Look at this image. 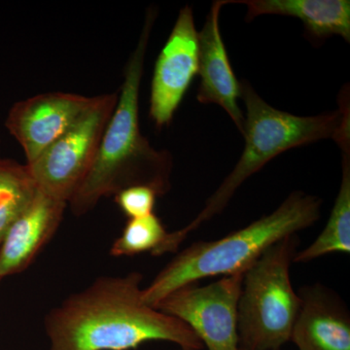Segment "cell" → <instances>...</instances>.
Segmentation results:
<instances>
[{"label": "cell", "mask_w": 350, "mask_h": 350, "mask_svg": "<svg viewBox=\"0 0 350 350\" xmlns=\"http://www.w3.org/2000/svg\"><path fill=\"white\" fill-rule=\"evenodd\" d=\"M247 7L245 21L259 16H289L301 20L313 40L338 36L350 42L349 0H230Z\"/></svg>", "instance_id": "13"}, {"label": "cell", "mask_w": 350, "mask_h": 350, "mask_svg": "<svg viewBox=\"0 0 350 350\" xmlns=\"http://www.w3.org/2000/svg\"><path fill=\"white\" fill-rule=\"evenodd\" d=\"M336 138L342 151V181L325 227L308 247L298 251L294 262H310L333 253H350V128Z\"/></svg>", "instance_id": "14"}, {"label": "cell", "mask_w": 350, "mask_h": 350, "mask_svg": "<svg viewBox=\"0 0 350 350\" xmlns=\"http://www.w3.org/2000/svg\"><path fill=\"white\" fill-rule=\"evenodd\" d=\"M322 200L294 191L273 213L215 241H200L177 253L142 289V300L156 306L185 285L211 276L244 273L273 244L312 227L321 215Z\"/></svg>", "instance_id": "3"}, {"label": "cell", "mask_w": 350, "mask_h": 350, "mask_svg": "<svg viewBox=\"0 0 350 350\" xmlns=\"http://www.w3.org/2000/svg\"><path fill=\"white\" fill-rule=\"evenodd\" d=\"M156 191L147 186H131L114 196L117 206L128 219L144 217L154 213Z\"/></svg>", "instance_id": "17"}, {"label": "cell", "mask_w": 350, "mask_h": 350, "mask_svg": "<svg viewBox=\"0 0 350 350\" xmlns=\"http://www.w3.org/2000/svg\"><path fill=\"white\" fill-rule=\"evenodd\" d=\"M198 71V31L192 7L186 5L179 12L154 68L149 115L157 128L172 123Z\"/></svg>", "instance_id": "8"}, {"label": "cell", "mask_w": 350, "mask_h": 350, "mask_svg": "<svg viewBox=\"0 0 350 350\" xmlns=\"http://www.w3.org/2000/svg\"><path fill=\"white\" fill-rule=\"evenodd\" d=\"M118 93L94 96L86 113L34 162L25 165L39 190L69 202L93 165Z\"/></svg>", "instance_id": "6"}, {"label": "cell", "mask_w": 350, "mask_h": 350, "mask_svg": "<svg viewBox=\"0 0 350 350\" xmlns=\"http://www.w3.org/2000/svg\"><path fill=\"white\" fill-rule=\"evenodd\" d=\"M157 14L155 7H149L137 47L126 64L118 100L93 165L69 200V209L77 217L93 211L103 198L131 186H147L159 197L172 187V155L169 151L154 148L139 126L140 85Z\"/></svg>", "instance_id": "2"}, {"label": "cell", "mask_w": 350, "mask_h": 350, "mask_svg": "<svg viewBox=\"0 0 350 350\" xmlns=\"http://www.w3.org/2000/svg\"><path fill=\"white\" fill-rule=\"evenodd\" d=\"M230 0H217L211 5L206 22L198 31L200 86L197 100L202 105H216L229 115L239 131H243L244 114L239 100L241 82L230 63L220 31V13Z\"/></svg>", "instance_id": "10"}, {"label": "cell", "mask_w": 350, "mask_h": 350, "mask_svg": "<svg viewBox=\"0 0 350 350\" xmlns=\"http://www.w3.org/2000/svg\"><path fill=\"white\" fill-rule=\"evenodd\" d=\"M170 232L161 219L152 213L144 217L128 219V222L110 248L113 257L135 256L150 253L152 256L165 255Z\"/></svg>", "instance_id": "16"}, {"label": "cell", "mask_w": 350, "mask_h": 350, "mask_svg": "<svg viewBox=\"0 0 350 350\" xmlns=\"http://www.w3.org/2000/svg\"><path fill=\"white\" fill-rule=\"evenodd\" d=\"M93 101L94 96L51 92L16 103L7 114L5 126L22 147L27 165L70 130Z\"/></svg>", "instance_id": "9"}, {"label": "cell", "mask_w": 350, "mask_h": 350, "mask_svg": "<svg viewBox=\"0 0 350 350\" xmlns=\"http://www.w3.org/2000/svg\"><path fill=\"white\" fill-rule=\"evenodd\" d=\"M179 350H184V349H179Z\"/></svg>", "instance_id": "19"}, {"label": "cell", "mask_w": 350, "mask_h": 350, "mask_svg": "<svg viewBox=\"0 0 350 350\" xmlns=\"http://www.w3.org/2000/svg\"><path fill=\"white\" fill-rule=\"evenodd\" d=\"M241 100L245 105L243 133L244 149L239 162L192 221L170 232V253L177 252L189 234L223 213L238 189L273 158L289 149L322 139L337 137L349 116V91H342L340 108L317 116H297L276 109L262 100L250 82H241Z\"/></svg>", "instance_id": "4"}, {"label": "cell", "mask_w": 350, "mask_h": 350, "mask_svg": "<svg viewBox=\"0 0 350 350\" xmlns=\"http://www.w3.org/2000/svg\"><path fill=\"white\" fill-rule=\"evenodd\" d=\"M243 273L222 276L204 286L185 285L155 308L187 324L208 350H239L238 304Z\"/></svg>", "instance_id": "7"}, {"label": "cell", "mask_w": 350, "mask_h": 350, "mask_svg": "<svg viewBox=\"0 0 350 350\" xmlns=\"http://www.w3.org/2000/svg\"><path fill=\"white\" fill-rule=\"evenodd\" d=\"M0 142H1V139H0Z\"/></svg>", "instance_id": "20"}, {"label": "cell", "mask_w": 350, "mask_h": 350, "mask_svg": "<svg viewBox=\"0 0 350 350\" xmlns=\"http://www.w3.org/2000/svg\"><path fill=\"white\" fill-rule=\"evenodd\" d=\"M299 245L297 234L285 237L244 271L238 304L239 349L280 350L290 342L301 304L290 278Z\"/></svg>", "instance_id": "5"}, {"label": "cell", "mask_w": 350, "mask_h": 350, "mask_svg": "<svg viewBox=\"0 0 350 350\" xmlns=\"http://www.w3.org/2000/svg\"><path fill=\"white\" fill-rule=\"evenodd\" d=\"M68 202L39 190L0 244V282L23 273L56 234Z\"/></svg>", "instance_id": "12"}, {"label": "cell", "mask_w": 350, "mask_h": 350, "mask_svg": "<svg viewBox=\"0 0 350 350\" xmlns=\"http://www.w3.org/2000/svg\"><path fill=\"white\" fill-rule=\"evenodd\" d=\"M298 294L301 308L290 342L299 350H350V313L340 297L320 283Z\"/></svg>", "instance_id": "11"}, {"label": "cell", "mask_w": 350, "mask_h": 350, "mask_svg": "<svg viewBox=\"0 0 350 350\" xmlns=\"http://www.w3.org/2000/svg\"><path fill=\"white\" fill-rule=\"evenodd\" d=\"M239 350H243V349H239Z\"/></svg>", "instance_id": "18"}, {"label": "cell", "mask_w": 350, "mask_h": 350, "mask_svg": "<svg viewBox=\"0 0 350 350\" xmlns=\"http://www.w3.org/2000/svg\"><path fill=\"white\" fill-rule=\"evenodd\" d=\"M142 280L138 271L103 275L69 295L44 319L49 350H131L154 340L204 349L187 324L144 303Z\"/></svg>", "instance_id": "1"}, {"label": "cell", "mask_w": 350, "mask_h": 350, "mask_svg": "<svg viewBox=\"0 0 350 350\" xmlns=\"http://www.w3.org/2000/svg\"><path fill=\"white\" fill-rule=\"evenodd\" d=\"M38 191L27 165L12 159H0V244Z\"/></svg>", "instance_id": "15"}]
</instances>
